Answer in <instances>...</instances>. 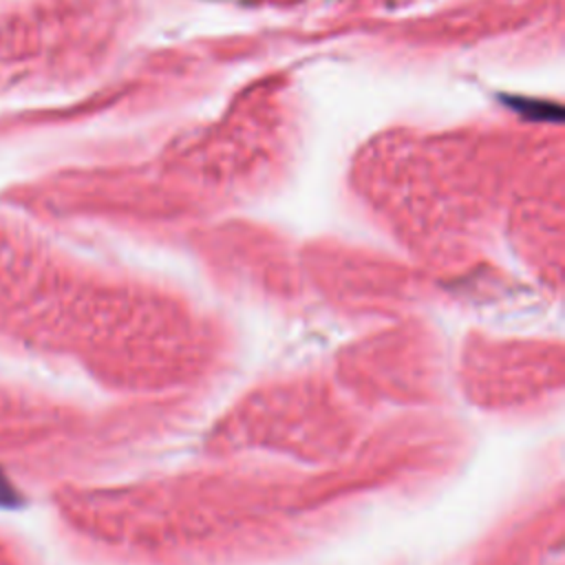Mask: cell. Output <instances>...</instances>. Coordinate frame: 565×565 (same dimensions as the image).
<instances>
[{
	"mask_svg": "<svg viewBox=\"0 0 565 565\" xmlns=\"http://www.w3.org/2000/svg\"><path fill=\"white\" fill-rule=\"evenodd\" d=\"M468 448L466 428L430 411L380 419L353 455L331 466L205 457L117 490L108 501V536L135 565L285 558L373 503L446 479Z\"/></svg>",
	"mask_w": 565,
	"mask_h": 565,
	"instance_id": "6da1fadb",
	"label": "cell"
},
{
	"mask_svg": "<svg viewBox=\"0 0 565 565\" xmlns=\"http://www.w3.org/2000/svg\"><path fill=\"white\" fill-rule=\"evenodd\" d=\"M377 422L342 391L331 371L302 369L265 377L238 393L203 428L201 450L205 457L320 468L353 455Z\"/></svg>",
	"mask_w": 565,
	"mask_h": 565,
	"instance_id": "7a4b0ae2",
	"label": "cell"
},
{
	"mask_svg": "<svg viewBox=\"0 0 565 565\" xmlns=\"http://www.w3.org/2000/svg\"><path fill=\"white\" fill-rule=\"evenodd\" d=\"M329 371L373 417L441 411L452 386L448 349L424 313L369 324L333 353Z\"/></svg>",
	"mask_w": 565,
	"mask_h": 565,
	"instance_id": "3957f363",
	"label": "cell"
},
{
	"mask_svg": "<svg viewBox=\"0 0 565 565\" xmlns=\"http://www.w3.org/2000/svg\"><path fill=\"white\" fill-rule=\"evenodd\" d=\"M463 402L490 415H534L563 395V342L550 335L472 329L450 360Z\"/></svg>",
	"mask_w": 565,
	"mask_h": 565,
	"instance_id": "277c9868",
	"label": "cell"
},
{
	"mask_svg": "<svg viewBox=\"0 0 565 565\" xmlns=\"http://www.w3.org/2000/svg\"><path fill=\"white\" fill-rule=\"evenodd\" d=\"M307 291L335 313L369 324L422 313L424 307L441 300L433 276L377 260H313L305 269Z\"/></svg>",
	"mask_w": 565,
	"mask_h": 565,
	"instance_id": "5b68a950",
	"label": "cell"
},
{
	"mask_svg": "<svg viewBox=\"0 0 565 565\" xmlns=\"http://www.w3.org/2000/svg\"><path fill=\"white\" fill-rule=\"evenodd\" d=\"M563 488L552 483L446 565H561Z\"/></svg>",
	"mask_w": 565,
	"mask_h": 565,
	"instance_id": "8992f818",
	"label": "cell"
}]
</instances>
